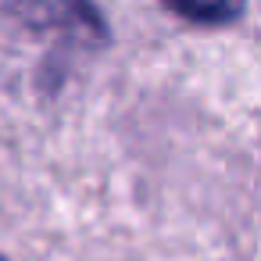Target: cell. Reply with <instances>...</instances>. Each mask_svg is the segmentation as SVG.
Segmentation results:
<instances>
[{"instance_id":"6da1fadb","label":"cell","mask_w":261,"mask_h":261,"mask_svg":"<svg viewBox=\"0 0 261 261\" xmlns=\"http://www.w3.org/2000/svg\"><path fill=\"white\" fill-rule=\"evenodd\" d=\"M168 11H175L179 18L186 22H197V25H225V22H236L243 15V4L247 0H161Z\"/></svg>"},{"instance_id":"7a4b0ae2","label":"cell","mask_w":261,"mask_h":261,"mask_svg":"<svg viewBox=\"0 0 261 261\" xmlns=\"http://www.w3.org/2000/svg\"><path fill=\"white\" fill-rule=\"evenodd\" d=\"M0 261H8V257H0Z\"/></svg>"}]
</instances>
